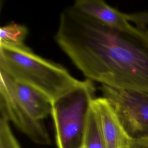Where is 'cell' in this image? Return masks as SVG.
Segmentation results:
<instances>
[{"label":"cell","mask_w":148,"mask_h":148,"mask_svg":"<svg viewBox=\"0 0 148 148\" xmlns=\"http://www.w3.org/2000/svg\"><path fill=\"white\" fill-rule=\"evenodd\" d=\"M55 40L87 77L112 88L148 92V29H112L73 6L61 13Z\"/></svg>","instance_id":"6da1fadb"},{"label":"cell","mask_w":148,"mask_h":148,"mask_svg":"<svg viewBox=\"0 0 148 148\" xmlns=\"http://www.w3.org/2000/svg\"><path fill=\"white\" fill-rule=\"evenodd\" d=\"M0 70L16 82L45 95L53 103L81 86L62 65L35 54L25 45L0 43Z\"/></svg>","instance_id":"7a4b0ae2"},{"label":"cell","mask_w":148,"mask_h":148,"mask_svg":"<svg viewBox=\"0 0 148 148\" xmlns=\"http://www.w3.org/2000/svg\"><path fill=\"white\" fill-rule=\"evenodd\" d=\"M92 81L86 79L77 88L52 103L51 116L57 148L84 146L87 117L95 97Z\"/></svg>","instance_id":"3957f363"},{"label":"cell","mask_w":148,"mask_h":148,"mask_svg":"<svg viewBox=\"0 0 148 148\" xmlns=\"http://www.w3.org/2000/svg\"><path fill=\"white\" fill-rule=\"evenodd\" d=\"M100 89L128 136L131 139L148 138V92L105 85H102Z\"/></svg>","instance_id":"277c9868"},{"label":"cell","mask_w":148,"mask_h":148,"mask_svg":"<svg viewBox=\"0 0 148 148\" xmlns=\"http://www.w3.org/2000/svg\"><path fill=\"white\" fill-rule=\"evenodd\" d=\"M1 117L12 122L33 142L49 145L51 140L43 121L34 119L19 100L14 86V80L0 70Z\"/></svg>","instance_id":"5b68a950"},{"label":"cell","mask_w":148,"mask_h":148,"mask_svg":"<svg viewBox=\"0 0 148 148\" xmlns=\"http://www.w3.org/2000/svg\"><path fill=\"white\" fill-rule=\"evenodd\" d=\"M92 105L98 117L105 148H124L131 139L123 130L108 101L103 97L95 98Z\"/></svg>","instance_id":"8992f818"},{"label":"cell","mask_w":148,"mask_h":148,"mask_svg":"<svg viewBox=\"0 0 148 148\" xmlns=\"http://www.w3.org/2000/svg\"><path fill=\"white\" fill-rule=\"evenodd\" d=\"M73 6L81 13L112 29L130 31L135 27L127 20L125 13L102 0H76Z\"/></svg>","instance_id":"52a82bcc"},{"label":"cell","mask_w":148,"mask_h":148,"mask_svg":"<svg viewBox=\"0 0 148 148\" xmlns=\"http://www.w3.org/2000/svg\"><path fill=\"white\" fill-rule=\"evenodd\" d=\"M14 86L19 100L34 119L43 121V119L51 115L52 103L45 95L15 80Z\"/></svg>","instance_id":"ba28073f"},{"label":"cell","mask_w":148,"mask_h":148,"mask_svg":"<svg viewBox=\"0 0 148 148\" xmlns=\"http://www.w3.org/2000/svg\"><path fill=\"white\" fill-rule=\"evenodd\" d=\"M84 145L86 148H105L98 117L92 104L87 117Z\"/></svg>","instance_id":"9c48e42d"},{"label":"cell","mask_w":148,"mask_h":148,"mask_svg":"<svg viewBox=\"0 0 148 148\" xmlns=\"http://www.w3.org/2000/svg\"><path fill=\"white\" fill-rule=\"evenodd\" d=\"M28 32V28L24 25L14 23L8 24L0 28V43L24 45Z\"/></svg>","instance_id":"30bf717a"},{"label":"cell","mask_w":148,"mask_h":148,"mask_svg":"<svg viewBox=\"0 0 148 148\" xmlns=\"http://www.w3.org/2000/svg\"><path fill=\"white\" fill-rule=\"evenodd\" d=\"M0 148H21L10 128L9 122L0 117Z\"/></svg>","instance_id":"8fae6325"},{"label":"cell","mask_w":148,"mask_h":148,"mask_svg":"<svg viewBox=\"0 0 148 148\" xmlns=\"http://www.w3.org/2000/svg\"><path fill=\"white\" fill-rule=\"evenodd\" d=\"M125 17L130 22L134 23L135 25L146 26L148 24V12H140L133 13H125Z\"/></svg>","instance_id":"7c38bea8"},{"label":"cell","mask_w":148,"mask_h":148,"mask_svg":"<svg viewBox=\"0 0 148 148\" xmlns=\"http://www.w3.org/2000/svg\"><path fill=\"white\" fill-rule=\"evenodd\" d=\"M124 148H148V138L130 139Z\"/></svg>","instance_id":"4fadbf2b"},{"label":"cell","mask_w":148,"mask_h":148,"mask_svg":"<svg viewBox=\"0 0 148 148\" xmlns=\"http://www.w3.org/2000/svg\"><path fill=\"white\" fill-rule=\"evenodd\" d=\"M82 148H86V146H85V145H84V146H83Z\"/></svg>","instance_id":"5bb4252c"}]
</instances>
